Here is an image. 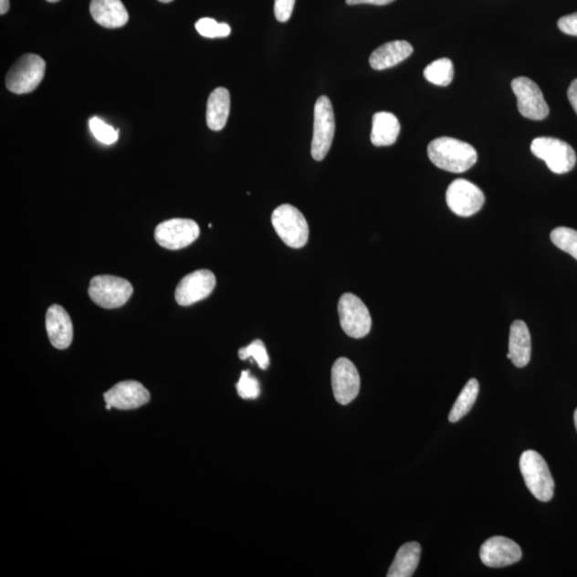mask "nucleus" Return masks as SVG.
<instances>
[{
  "label": "nucleus",
  "mask_w": 577,
  "mask_h": 577,
  "mask_svg": "<svg viewBox=\"0 0 577 577\" xmlns=\"http://www.w3.org/2000/svg\"><path fill=\"white\" fill-rule=\"evenodd\" d=\"M159 2L163 3V4H169L173 2V0H159Z\"/></svg>",
  "instance_id": "36"
},
{
  "label": "nucleus",
  "mask_w": 577,
  "mask_h": 577,
  "mask_svg": "<svg viewBox=\"0 0 577 577\" xmlns=\"http://www.w3.org/2000/svg\"><path fill=\"white\" fill-rule=\"evenodd\" d=\"M574 425H575V429L577 431V409L574 412Z\"/></svg>",
  "instance_id": "35"
},
{
  "label": "nucleus",
  "mask_w": 577,
  "mask_h": 577,
  "mask_svg": "<svg viewBox=\"0 0 577 577\" xmlns=\"http://www.w3.org/2000/svg\"><path fill=\"white\" fill-rule=\"evenodd\" d=\"M216 285L215 275L209 269H198L185 276L175 288V300L181 306H190L210 296Z\"/></svg>",
  "instance_id": "13"
},
{
  "label": "nucleus",
  "mask_w": 577,
  "mask_h": 577,
  "mask_svg": "<svg viewBox=\"0 0 577 577\" xmlns=\"http://www.w3.org/2000/svg\"><path fill=\"white\" fill-rule=\"evenodd\" d=\"M422 554V547L418 542L405 543L401 547L394 557L388 577H411L418 567Z\"/></svg>",
  "instance_id": "22"
},
{
  "label": "nucleus",
  "mask_w": 577,
  "mask_h": 577,
  "mask_svg": "<svg viewBox=\"0 0 577 577\" xmlns=\"http://www.w3.org/2000/svg\"><path fill=\"white\" fill-rule=\"evenodd\" d=\"M238 396L247 400L257 399L260 396L258 380L250 375L249 372H242L241 378L236 384Z\"/></svg>",
  "instance_id": "28"
},
{
  "label": "nucleus",
  "mask_w": 577,
  "mask_h": 577,
  "mask_svg": "<svg viewBox=\"0 0 577 577\" xmlns=\"http://www.w3.org/2000/svg\"><path fill=\"white\" fill-rule=\"evenodd\" d=\"M338 312L341 328L349 337L361 340L372 330V320L367 306L354 294H343L338 303Z\"/></svg>",
  "instance_id": "8"
},
{
  "label": "nucleus",
  "mask_w": 577,
  "mask_h": 577,
  "mask_svg": "<svg viewBox=\"0 0 577 577\" xmlns=\"http://www.w3.org/2000/svg\"><path fill=\"white\" fill-rule=\"evenodd\" d=\"M532 154L547 163L551 172L557 174L567 173L576 164V154L566 142L553 137H538L532 141Z\"/></svg>",
  "instance_id": "6"
},
{
  "label": "nucleus",
  "mask_w": 577,
  "mask_h": 577,
  "mask_svg": "<svg viewBox=\"0 0 577 577\" xmlns=\"http://www.w3.org/2000/svg\"><path fill=\"white\" fill-rule=\"evenodd\" d=\"M551 240L556 247L577 260V230L558 227L551 232Z\"/></svg>",
  "instance_id": "25"
},
{
  "label": "nucleus",
  "mask_w": 577,
  "mask_h": 577,
  "mask_svg": "<svg viewBox=\"0 0 577 577\" xmlns=\"http://www.w3.org/2000/svg\"><path fill=\"white\" fill-rule=\"evenodd\" d=\"M297 0H275L274 15L276 20L286 23L290 20Z\"/></svg>",
  "instance_id": "30"
},
{
  "label": "nucleus",
  "mask_w": 577,
  "mask_h": 577,
  "mask_svg": "<svg viewBox=\"0 0 577 577\" xmlns=\"http://www.w3.org/2000/svg\"><path fill=\"white\" fill-rule=\"evenodd\" d=\"M47 2H48V3H58L59 0H47Z\"/></svg>",
  "instance_id": "37"
},
{
  "label": "nucleus",
  "mask_w": 577,
  "mask_h": 577,
  "mask_svg": "<svg viewBox=\"0 0 577 577\" xmlns=\"http://www.w3.org/2000/svg\"><path fill=\"white\" fill-rule=\"evenodd\" d=\"M446 202L456 215L469 217L482 209L486 197L484 192L472 182L457 179L448 187Z\"/></svg>",
  "instance_id": "9"
},
{
  "label": "nucleus",
  "mask_w": 577,
  "mask_h": 577,
  "mask_svg": "<svg viewBox=\"0 0 577 577\" xmlns=\"http://www.w3.org/2000/svg\"><path fill=\"white\" fill-rule=\"evenodd\" d=\"M531 356V338L529 328L524 321L517 320L511 324L509 335V352L508 359L513 365L524 368L529 365Z\"/></svg>",
  "instance_id": "19"
},
{
  "label": "nucleus",
  "mask_w": 577,
  "mask_h": 577,
  "mask_svg": "<svg viewBox=\"0 0 577 577\" xmlns=\"http://www.w3.org/2000/svg\"><path fill=\"white\" fill-rule=\"evenodd\" d=\"M106 404L117 410H135L147 404L152 399V394L142 383L136 381H124L118 383L109 392L104 393Z\"/></svg>",
  "instance_id": "15"
},
{
  "label": "nucleus",
  "mask_w": 577,
  "mask_h": 577,
  "mask_svg": "<svg viewBox=\"0 0 577 577\" xmlns=\"http://www.w3.org/2000/svg\"><path fill=\"white\" fill-rule=\"evenodd\" d=\"M393 2H396V0H346V3L349 5H363V4L374 5H386Z\"/></svg>",
  "instance_id": "32"
},
{
  "label": "nucleus",
  "mask_w": 577,
  "mask_h": 577,
  "mask_svg": "<svg viewBox=\"0 0 577 577\" xmlns=\"http://www.w3.org/2000/svg\"><path fill=\"white\" fill-rule=\"evenodd\" d=\"M331 385L338 404L347 405L359 396L361 378L352 362L344 357L335 362L331 369Z\"/></svg>",
  "instance_id": "12"
},
{
  "label": "nucleus",
  "mask_w": 577,
  "mask_h": 577,
  "mask_svg": "<svg viewBox=\"0 0 577 577\" xmlns=\"http://www.w3.org/2000/svg\"><path fill=\"white\" fill-rule=\"evenodd\" d=\"M558 28H560L563 34L577 37V12L561 17V20L558 21Z\"/></svg>",
  "instance_id": "31"
},
{
  "label": "nucleus",
  "mask_w": 577,
  "mask_h": 577,
  "mask_svg": "<svg viewBox=\"0 0 577 577\" xmlns=\"http://www.w3.org/2000/svg\"><path fill=\"white\" fill-rule=\"evenodd\" d=\"M481 561L490 568H504L522 560V550L509 538L492 537L482 544Z\"/></svg>",
  "instance_id": "14"
},
{
  "label": "nucleus",
  "mask_w": 577,
  "mask_h": 577,
  "mask_svg": "<svg viewBox=\"0 0 577 577\" xmlns=\"http://www.w3.org/2000/svg\"><path fill=\"white\" fill-rule=\"evenodd\" d=\"M199 234V226L192 219L173 218L156 227L154 237L160 247L178 250L191 246L197 240Z\"/></svg>",
  "instance_id": "10"
},
{
  "label": "nucleus",
  "mask_w": 577,
  "mask_h": 577,
  "mask_svg": "<svg viewBox=\"0 0 577 577\" xmlns=\"http://www.w3.org/2000/svg\"><path fill=\"white\" fill-rule=\"evenodd\" d=\"M568 99L577 115V79L569 87Z\"/></svg>",
  "instance_id": "33"
},
{
  "label": "nucleus",
  "mask_w": 577,
  "mask_h": 577,
  "mask_svg": "<svg viewBox=\"0 0 577 577\" xmlns=\"http://www.w3.org/2000/svg\"><path fill=\"white\" fill-rule=\"evenodd\" d=\"M47 330L49 341L58 350H66L73 341V323L60 305H52L47 312Z\"/></svg>",
  "instance_id": "16"
},
{
  "label": "nucleus",
  "mask_w": 577,
  "mask_h": 577,
  "mask_svg": "<svg viewBox=\"0 0 577 577\" xmlns=\"http://www.w3.org/2000/svg\"><path fill=\"white\" fill-rule=\"evenodd\" d=\"M133 292V286L129 280L111 275L96 276L91 279L88 290L92 302L106 309L123 306Z\"/></svg>",
  "instance_id": "4"
},
{
  "label": "nucleus",
  "mask_w": 577,
  "mask_h": 577,
  "mask_svg": "<svg viewBox=\"0 0 577 577\" xmlns=\"http://www.w3.org/2000/svg\"><path fill=\"white\" fill-rule=\"evenodd\" d=\"M511 88L516 94L519 114L530 121H543L550 114L549 105L539 86L530 79L517 78Z\"/></svg>",
  "instance_id": "11"
},
{
  "label": "nucleus",
  "mask_w": 577,
  "mask_h": 577,
  "mask_svg": "<svg viewBox=\"0 0 577 577\" xmlns=\"http://www.w3.org/2000/svg\"><path fill=\"white\" fill-rule=\"evenodd\" d=\"M454 75V64L448 58L433 61L424 71V77L429 83L442 87L448 86L453 81Z\"/></svg>",
  "instance_id": "24"
},
{
  "label": "nucleus",
  "mask_w": 577,
  "mask_h": 577,
  "mask_svg": "<svg viewBox=\"0 0 577 577\" xmlns=\"http://www.w3.org/2000/svg\"><path fill=\"white\" fill-rule=\"evenodd\" d=\"M230 114V93L226 88H216L206 104V124L212 131H222Z\"/></svg>",
  "instance_id": "21"
},
{
  "label": "nucleus",
  "mask_w": 577,
  "mask_h": 577,
  "mask_svg": "<svg viewBox=\"0 0 577 577\" xmlns=\"http://www.w3.org/2000/svg\"><path fill=\"white\" fill-rule=\"evenodd\" d=\"M46 70V61L40 56L24 55L11 67L5 79V85L16 94L33 92L41 84Z\"/></svg>",
  "instance_id": "5"
},
{
  "label": "nucleus",
  "mask_w": 577,
  "mask_h": 577,
  "mask_svg": "<svg viewBox=\"0 0 577 577\" xmlns=\"http://www.w3.org/2000/svg\"><path fill=\"white\" fill-rule=\"evenodd\" d=\"M479 393V382L476 379H470L467 385L464 386L462 392L457 397L453 409L449 414V422L457 423L464 416H467L478 398Z\"/></svg>",
  "instance_id": "23"
},
{
  "label": "nucleus",
  "mask_w": 577,
  "mask_h": 577,
  "mask_svg": "<svg viewBox=\"0 0 577 577\" xmlns=\"http://www.w3.org/2000/svg\"><path fill=\"white\" fill-rule=\"evenodd\" d=\"M10 8L9 0H0V15L5 16Z\"/></svg>",
  "instance_id": "34"
},
{
  "label": "nucleus",
  "mask_w": 577,
  "mask_h": 577,
  "mask_svg": "<svg viewBox=\"0 0 577 577\" xmlns=\"http://www.w3.org/2000/svg\"><path fill=\"white\" fill-rule=\"evenodd\" d=\"M90 14L94 21L110 29L123 27L129 21L121 0H91Z\"/></svg>",
  "instance_id": "18"
},
{
  "label": "nucleus",
  "mask_w": 577,
  "mask_h": 577,
  "mask_svg": "<svg viewBox=\"0 0 577 577\" xmlns=\"http://www.w3.org/2000/svg\"><path fill=\"white\" fill-rule=\"evenodd\" d=\"M430 161L436 167L454 173H462L472 168L478 154L472 144L451 137H440L428 146Z\"/></svg>",
  "instance_id": "1"
},
{
  "label": "nucleus",
  "mask_w": 577,
  "mask_h": 577,
  "mask_svg": "<svg viewBox=\"0 0 577 577\" xmlns=\"http://www.w3.org/2000/svg\"><path fill=\"white\" fill-rule=\"evenodd\" d=\"M89 128L94 137L105 144H111L118 141V131L110 125L106 124L101 119L94 117L89 121Z\"/></svg>",
  "instance_id": "29"
},
{
  "label": "nucleus",
  "mask_w": 577,
  "mask_h": 577,
  "mask_svg": "<svg viewBox=\"0 0 577 577\" xmlns=\"http://www.w3.org/2000/svg\"><path fill=\"white\" fill-rule=\"evenodd\" d=\"M401 125L392 112L380 111L372 118V142L375 147L392 146L397 142Z\"/></svg>",
  "instance_id": "20"
},
{
  "label": "nucleus",
  "mask_w": 577,
  "mask_h": 577,
  "mask_svg": "<svg viewBox=\"0 0 577 577\" xmlns=\"http://www.w3.org/2000/svg\"><path fill=\"white\" fill-rule=\"evenodd\" d=\"M519 469L526 487L534 497L547 503L554 497L555 482L548 463L535 450H526L519 457Z\"/></svg>",
  "instance_id": "2"
},
{
  "label": "nucleus",
  "mask_w": 577,
  "mask_h": 577,
  "mask_svg": "<svg viewBox=\"0 0 577 577\" xmlns=\"http://www.w3.org/2000/svg\"><path fill=\"white\" fill-rule=\"evenodd\" d=\"M195 27L199 35L205 37H210V39L226 37L231 34V28L228 24L218 23L210 17L200 18Z\"/></svg>",
  "instance_id": "26"
},
{
  "label": "nucleus",
  "mask_w": 577,
  "mask_h": 577,
  "mask_svg": "<svg viewBox=\"0 0 577 577\" xmlns=\"http://www.w3.org/2000/svg\"><path fill=\"white\" fill-rule=\"evenodd\" d=\"M276 234L291 248H302L309 242V227L305 216L296 206L279 205L272 215Z\"/></svg>",
  "instance_id": "3"
},
{
  "label": "nucleus",
  "mask_w": 577,
  "mask_h": 577,
  "mask_svg": "<svg viewBox=\"0 0 577 577\" xmlns=\"http://www.w3.org/2000/svg\"><path fill=\"white\" fill-rule=\"evenodd\" d=\"M238 357L242 361L253 359L262 370H266L269 366V357L265 343L261 341H255L248 347L242 348L238 351Z\"/></svg>",
  "instance_id": "27"
},
{
  "label": "nucleus",
  "mask_w": 577,
  "mask_h": 577,
  "mask_svg": "<svg viewBox=\"0 0 577 577\" xmlns=\"http://www.w3.org/2000/svg\"><path fill=\"white\" fill-rule=\"evenodd\" d=\"M414 48L411 43L404 40H396L383 44L370 56L369 64L373 70L383 71L401 64L409 58Z\"/></svg>",
  "instance_id": "17"
},
{
  "label": "nucleus",
  "mask_w": 577,
  "mask_h": 577,
  "mask_svg": "<svg viewBox=\"0 0 577 577\" xmlns=\"http://www.w3.org/2000/svg\"><path fill=\"white\" fill-rule=\"evenodd\" d=\"M335 129V114L330 100L325 96L320 97L315 106L311 142V155L316 161H323L328 155L334 140Z\"/></svg>",
  "instance_id": "7"
}]
</instances>
